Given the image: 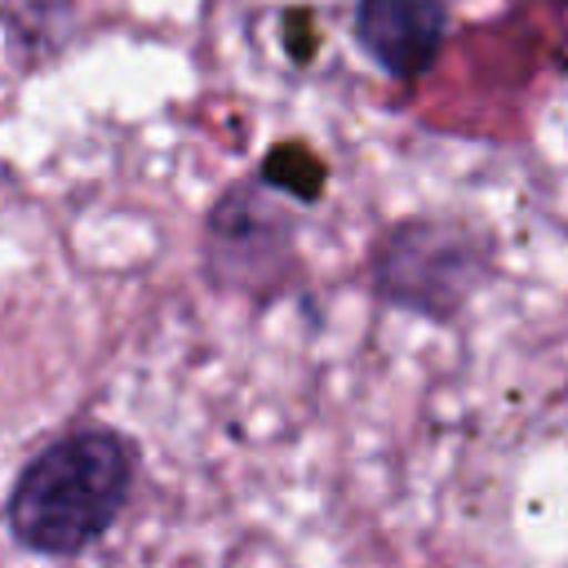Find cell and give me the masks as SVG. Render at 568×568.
<instances>
[{
	"label": "cell",
	"mask_w": 568,
	"mask_h": 568,
	"mask_svg": "<svg viewBox=\"0 0 568 568\" xmlns=\"http://www.w3.org/2000/svg\"><path fill=\"white\" fill-rule=\"evenodd\" d=\"M493 240L448 217H404L368 248V280L382 306L453 320L488 280Z\"/></svg>",
	"instance_id": "obj_2"
},
{
	"label": "cell",
	"mask_w": 568,
	"mask_h": 568,
	"mask_svg": "<svg viewBox=\"0 0 568 568\" xmlns=\"http://www.w3.org/2000/svg\"><path fill=\"white\" fill-rule=\"evenodd\" d=\"M138 479V448L111 426H80L44 444L4 497L9 537L44 559L98 546L124 515Z\"/></svg>",
	"instance_id": "obj_1"
},
{
	"label": "cell",
	"mask_w": 568,
	"mask_h": 568,
	"mask_svg": "<svg viewBox=\"0 0 568 568\" xmlns=\"http://www.w3.org/2000/svg\"><path fill=\"white\" fill-rule=\"evenodd\" d=\"M444 36V0H355V40L395 84H417L435 67Z\"/></svg>",
	"instance_id": "obj_4"
},
{
	"label": "cell",
	"mask_w": 568,
	"mask_h": 568,
	"mask_svg": "<svg viewBox=\"0 0 568 568\" xmlns=\"http://www.w3.org/2000/svg\"><path fill=\"white\" fill-rule=\"evenodd\" d=\"M200 262L209 284L253 302L275 297L297 275V213L262 178L226 186L204 213Z\"/></svg>",
	"instance_id": "obj_3"
}]
</instances>
